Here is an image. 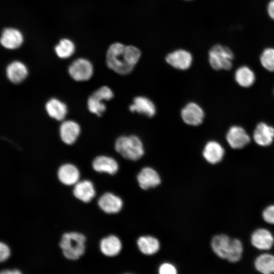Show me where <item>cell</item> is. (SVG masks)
Wrapping results in <instances>:
<instances>
[{
  "label": "cell",
  "mask_w": 274,
  "mask_h": 274,
  "mask_svg": "<svg viewBox=\"0 0 274 274\" xmlns=\"http://www.w3.org/2000/svg\"><path fill=\"white\" fill-rule=\"evenodd\" d=\"M141 56V52L137 47L116 42L109 46L106 61L110 69L118 74L125 75L132 72Z\"/></svg>",
  "instance_id": "6da1fadb"
},
{
  "label": "cell",
  "mask_w": 274,
  "mask_h": 274,
  "mask_svg": "<svg viewBox=\"0 0 274 274\" xmlns=\"http://www.w3.org/2000/svg\"><path fill=\"white\" fill-rule=\"evenodd\" d=\"M86 237L81 232L71 231L63 233L58 243L63 255L70 260H77L86 250Z\"/></svg>",
  "instance_id": "7a4b0ae2"
},
{
  "label": "cell",
  "mask_w": 274,
  "mask_h": 274,
  "mask_svg": "<svg viewBox=\"0 0 274 274\" xmlns=\"http://www.w3.org/2000/svg\"><path fill=\"white\" fill-rule=\"evenodd\" d=\"M114 149L122 157L131 161L139 160L145 153L142 141L133 134L117 138L114 143Z\"/></svg>",
  "instance_id": "3957f363"
},
{
  "label": "cell",
  "mask_w": 274,
  "mask_h": 274,
  "mask_svg": "<svg viewBox=\"0 0 274 274\" xmlns=\"http://www.w3.org/2000/svg\"><path fill=\"white\" fill-rule=\"evenodd\" d=\"M234 55L227 46L221 44L214 45L208 53L209 62L211 67L216 71H229L233 66Z\"/></svg>",
  "instance_id": "277c9868"
},
{
  "label": "cell",
  "mask_w": 274,
  "mask_h": 274,
  "mask_svg": "<svg viewBox=\"0 0 274 274\" xmlns=\"http://www.w3.org/2000/svg\"><path fill=\"white\" fill-rule=\"evenodd\" d=\"M97 204L100 210L108 215H117L123 207L122 198L112 191H106L97 198Z\"/></svg>",
  "instance_id": "5b68a950"
},
{
  "label": "cell",
  "mask_w": 274,
  "mask_h": 274,
  "mask_svg": "<svg viewBox=\"0 0 274 274\" xmlns=\"http://www.w3.org/2000/svg\"><path fill=\"white\" fill-rule=\"evenodd\" d=\"M225 139L231 148L239 150L248 145L251 138L244 127L234 125L228 128L225 135Z\"/></svg>",
  "instance_id": "8992f818"
},
{
  "label": "cell",
  "mask_w": 274,
  "mask_h": 274,
  "mask_svg": "<svg viewBox=\"0 0 274 274\" xmlns=\"http://www.w3.org/2000/svg\"><path fill=\"white\" fill-rule=\"evenodd\" d=\"M70 76L76 81L89 80L93 75V67L87 59L79 58L74 60L68 68Z\"/></svg>",
  "instance_id": "52a82bcc"
},
{
  "label": "cell",
  "mask_w": 274,
  "mask_h": 274,
  "mask_svg": "<svg viewBox=\"0 0 274 274\" xmlns=\"http://www.w3.org/2000/svg\"><path fill=\"white\" fill-rule=\"evenodd\" d=\"M92 167L97 173L111 176L116 175L119 170L117 160L107 154H100L95 157L92 162Z\"/></svg>",
  "instance_id": "ba28073f"
},
{
  "label": "cell",
  "mask_w": 274,
  "mask_h": 274,
  "mask_svg": "<svg viewBox=\"0 0 274 274\" xmlns=\"http://www.w3.org/2000/svg\"><path fill=\"white\" fill-rule=\"evenodd\" d=\"M251 245L261 251H268L274 245V236L269 229L260 227L255 229L250 236Z\"/></svg>",
  "instance_id": "9c48e42d"
},
{
  "label": "cell",
  "mask_w": 274,
  "mask_h": 274,
  "mask_svg": "<svg viewBox=\"0 0 274 274\" xmlns=\"http://www.w3.org/2000/svg\"><path fill=\"white\" fill-rule=\"evenodd\" d=\"M252 139L259 146H270L274 141V127L264 122L258 123L253 130Z\"/></svg>",
  "instance_id": "30bf717a"
},
{
  "label": "cell",
  "mask_w": 274,
  "mask_h": 274,
  "mask_svg": "<svg viewBox=\"0 0 274 274\" xmlns=\"http://www.w3.org/2000/svg\"><path fill=\"white\" fill-rule=\"evenodd\" d=\"M204 112L197 103L190 102L181 110V116L183 121L191 126H198L203 121Z\"/></svg>",
  "instance_id": "8fae6325"
},
{
  "label": "cell",
  "mask_w": 274,
  "mask_h": 274,
  "mask_svg": "<svg viewBox=\"0 0 274 274\" xmlns=\"http://www.w3.org/2000/svg\"><path fill=\"white\" fill-rule=\"evenodd\" d=\"M136 180L139 187L144 190L154 188L161 183L159 173L150 166L144 167L140 170L136 175Z\"/></svg>",
  "instance_id": "7c38bea8"
},
{
  "label": "cell",
  "mask_w": 274,
  "mask_h": 274,
  "mask_svg": "<svg viewBox=\"0 0 274 274\" xmlns=\"http://www.w3.org/2000/svg\"><path fill=\"white\" fill-rule=\"evenodd\" d=\"M72 193L76 198L84 203L91 201L96 196L93 182L88 179L80 180L73 186Z\"/></svg>",
  "instance_id": "4fadbf2b"
},
{
  "label": "cell",
  "mask_w": 274,
  "mask_h": 274,
  "mask_svg": "<svg viewBox=\"0 0 274 274\" xmlns=\"http://www.w3.org/2000/svg\"><path fill=\"white\" fill-rule=\"evenodd\" d=\"M202 155L208 163L215 165L223 160L225 155V150L219 142L211 140L204 145Z\"/></svg>",
  "instance_id": "5bb4252c"
},
{
  "label": "cell",
  "mask_w": 274,
  "mask_h": 274,
  "mask_svg": "<svg viewBox=\"0 0 274 274\" xmlns=\"http://www.w3.org/2000/svg\"><path fill=\"white\" fill-rule=\"evenodd\" d=\"M57 176L61 183L67 186H74L81 178L79 168L69 162L63 163L58 167Z\"/></svg>",
  "instance_id": "9a60e30c"
},
{
  "label": "cell",
  "mask_w": 274,
  "mask_h": 274,
  "mask_svg": "<svg viewBox=\"0 0 274 274\" xmlns=\"http://www.w3.org/2000/svg\"><path fill=\"white\" fill-rule=\"evenodd\" d=\"M191 54L184 49H178L168 54L165 57L166 62L173 67L180 70L190 68L192 63Z\"/></svg>",
  "instance_id": "2e32d148"
},
{
  "label": "cell",
  "mask_w": 274,
  "mask_h": 274,
  "mask_svg": "<svg viewBox=\"0 0 274 274\" xmlns=\"http://www.w3.org/2000/svg\"><path fill=\"white\" fill-rule=\"evenodd\" d=\"M59 131L61 142L70 146L77 142L81 133V128L75 121L66 120L61 124Z\"/></svg>",
  "instance_id": "e0dca14e"
},
{
  "label": "cell",
  "mask_w": 274,
  "mask_h": 274,
  "mask_svg": "<svg viewBox=\"0 0 274 274\" xmlns=\"http://www.w3.org/2000/svg\"><path fill=\"white\" fill-rule=\"evenodd\" d=\"M1 44L5 48L10 50L19 48L24 42L22 32L14 27L5 28L2 31Z\"/></svg>",
  "instance_id": "ac0fdd59"
},
{
  "label": "cell",
  "mask_w": 274,
  "mask_h": 274,
  "mask_svg": "<svg viewBox=\"0 0 274 274\" xmlns=\"http://www.w3.org/2000/svg\"><path fill=\"white\" fill-rule=\"evenodd\" d=\"M122 244L119 237L115 234H109L102 237L99 242L100 252L105 256L113 257L121 251Z\"/></svg>",
  "instance_id": "d6986e66"
},
{
  "label": "cell",
  "mask_w": 274,
  "mask_h": 274,
  "mask_svg": "<svg viewBox=\"0 0 274 274\" xmlns=\"http://www.w3.org/2000/svg\"><path fill=\"white\" fill-rule=\"evenodd\" d=\"M129 110L132 113L137 112L148 117H153L156 111L154 104L148 98L142 96L133 98Z\"/></svg>",
  "instance_id": "ffe728a7"
},
{
  "label": "cell",
  "mask_w": 274,
  "mask_h": 274,
  "mask_svg": "<svg viewBox=\"0 0 274 274\" xmlns=\"http://www.w3.org/2000/svg\"><path fill=\"white\" fill-rule=\"evenodd\" d=\"M6 74L8 80L14 84H19L27 77L28 70L21 61L15 60L10 62L6 67Z\"/></svg>",
  "instance_id": "44dd1931"
},
{
  "label": "cell",
  "mask_w": 274,
  "mask_h": 274,
  "mask_svg": "<svg viewBox=\"0 0 274 274\" xmlns=\"http://www.w3.org/2000/svg\"><path fill=\"white\" fill-rule=\"evenodd\" d=\"M231 241V238L226 234H216L211 239V248L218 257L226 259Z\"/></svg>",
  "instance_id": "7402d4cb"
},
{
  "label": "cell",
  "mask_w": 274,
  "mask_h": 274,
  "mask_svg": "<svg viewBox=\"0 0 274 274\" xmlns=\"http://www.w3.org/2000/svg\"><path fill=\"white\" fill-rule=\"evenodd\" d=\"M234 78L235 82L240 87L248 88L254 84L256 81V75L249 66L242 65L235 70Z\"/></svg>",
  "instance_id": "603a6c76"
},
{
  "label": "cell",
  "mask_w": 274,
  "mask_h": 274,
  "mask_svg": "<svg viewBox=\"0 0 274 274\" xmlns=\"http://www.w3.org/2000/svg\"><path fill=\"white\" fill-rule=\"evenodd\" d=\"M45 109L50 117L58 121L63 120L67 114L66 105L55 98L50 99L46 103Z\"/></svg>",
  "instance_id": "cb8c5ba5"
},
{
  "label": "cell",
  "mask_w": 274,
  "mask_h": 274,
  "mask_svg": "<svg viewBox=\"0 0 274 274\" xmlns=\"http://www.w3.org/2000/svg\"><path fill=\"white\" fill-rule=\"evenodd\" d=\"M139 250L144 254L152 255L156 253L160 249L159 240L151 235L140 236L136 241Z\"/></svg>",
  "instance_id": "d4e9b609"
},
{
  "label": "cell",
  "mask_w": 274,
  "mask_h": 274,
  "mask_svg": "<svg viewBox=\"0 0 274 274\" xmlns=\"http://www.w3.org/2000/svg\"><path fill=\"white\" fill-rule=\"evenodd\" d=\"M254 265L261 274H274V255L268 253L260 254L255 259Z\"/></svg>",
  "instance_id": "484cf974"
},
{
  "label": "cell",
  "mask_w": 274,
  "mask_h": 274,
  "mask_svg": "<svg viewBox=\"0 0 274 274\" xmlns=\"http://www.w3.org/2000/svg\"><path fill=\"white\" fill-rule=\"evenodd\" d=\"M57 56L62 59L70 57L75 52V46L69 39H61L54 47Z\"/></svg>",
  "instance_id": "4316f807"
},
{
  "label": "cell",
  "mask_w": 274,
  "mask_h": 274,
  "mask_svg": "<svg viewBox=\"0 0 274 274\" xmlns=\"http://www.w3.org/2000/svg\"><path fill=\"white\" fill-rule=\"evenodd\" d=\"M243 252L244 246L242 241L238 238H231L226 260L230 263L237 262L241 259Z\"/></svg>",
  "instance_id": "83f0119b"
},
{
  "label": "cell",
  "mask_w": 274,
  "mask_h": 274,
  "mask_svg": "<svg viewBox=\"0 0 274 274\" xmlns=\"http://www.w3.org/2000/svg\"><path fill=\"white\" fill-rule=\"evenodd\" d=\"M261 66L267 71L274 72V48L268 47L261 52L259 57Z\"/></svg>",
  "instance_id": "f1b7e54d"
},
{
  "label": "cell",
  "mask_w": 274,
  "mask_h": 274,
  "mask_svg": "<svg viewBox=\"0 0 274 274\" xmlns=\"http://www.w3.org/2000/svg\"><path fill=\"white\" fill-rule=\"evenodd\" d=\"M87 108L92 113L101 116L106 110V106L100 98L92 94L87 100Z\"/></svg>",
  "instance_id": "f546056e"
},
{
  "label": "cell",
  "mask_w": 274,
  "mask_h": 274,
  "mask_svg": "<svg viewBox=\"0 0 274 274\" xmlns=\"http://www.w3.org/2000/svg\"><path fill=\"white\" fill-rule=\"evenodd\" d=\"M263 220L267 224L274 225V203L265 207L261 213Z\"/></svg>",
  "instance_id": "4dcf8cb0"
},
{
  "label": "cell",
  "mask_w": 274,
  "mask_h": 274,
  "mask_svg": "<svg viewBox=\"0 0 274 274\" xmlns=\"http://www.w3.org/2000/svg\"><path fill=\"white\" fill-rule=\"evenodd\" d=\"M92 94L103 100H109L113 98L114 96L113 92L110 88L107 86H103L100 87Z\"/></svg>",
  "instance_id": "1f68e13d"
},
{
  "label": "cell",
  "mask_w": 274,
  "mask_h": 274,
  "mask_svg": "<svg viewBox=\"0 0 274 274\" xmlns=\"http://www.w3.org/2000/svg\"><path fill=\"white\" fill-rule=\"evenodd\" d=\"M159 274H177L176 267L170 263H162L159 267Z\"/></svg>",
  "instance_id": "d6a6232c"
},
{
  "label": "cell",
  "mask_w": 274,
  "mask_h": 274,
  "mask_svg": "<svg viewBox=\"0 0 274 274\" xmlns=\"http://www.w3.org/2000/svg\"><path fill=\"white\" fill-rule=\"evenodd\" d=\"M11 250L8 245L4 242H0V261L3 262L9 258Z\"/></svg>",
  "instance_id": "836d02e7"
},
{
  "label": "cell",
  "mask_w": 274,
  "mask_h": 274,
  "mask_svg": "<svg viewBox=\"0 0 274 274\" xmlns=\"http://www.w3.org/2000/svg\"><path fill=\"white\" fill-rule=\"evenodd\" d=\"M267 12L269 17L274 20V0L270 1L268 3Z\"/></svg>",
  "instance_id": "e575fe53"
},
{
  "label": "cell",
  "mask_w": 274,
  "mask_h": 274,
  "mask_svg": "<svg viewBox=\"0 0 274 274\" xmlns=\"http://www.w3.org/2000/svg\"><path fill=\"white\" fill-rule=\"evenodd\" d=\"M0 274H22L20 271L17 269L9 270L5 269L1 272Z\"/></svg>",
  "instance_id": "d590c367"
},
{
  "label": "cell",
  "mask_w": 274,
  "mask_h": 274,
  "mask_svg": "<svg viewBox=\"0 0 274 274\" xmlns=\"http://www.w3.org/2000/svg\"><path fill=\"white\" fill-rule=\"evenodd\" d=\"M125 274H131V273H125Z\"/></svg>",
  "instance_id": "8d00e7d4"
},
{
  "label": "cell",
  "mask_w": 274,
  "mask_h": 274,
  "mask_svg": "<svg viewBox=\"0 0 274 274\" xmlns=\"http://www.w3.org/2000/svg\"><path fill=\"white\" fill-rule=\"evenodd\" d=\"M273 94H274V89H273Z\"/></svg>",
  "instance_id": "74e56055"
}]
</instances>
